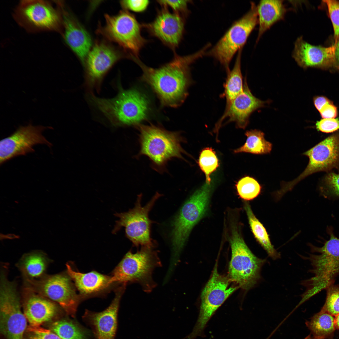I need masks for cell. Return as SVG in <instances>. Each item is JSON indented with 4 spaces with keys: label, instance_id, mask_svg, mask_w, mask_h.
Returning a JSON list of instances; mask_svg holds the SVG:
<instances>
[{
    "label": "cell",
    "instance_id": "cell-1",
    "mask_svg": "<svg viewBox=\"0 0 339 339\" xmlns=\"http://www.w3.org/2000/svg\"><path fill=\"white\" fill-rule=\"evenodd\" d=\"M206 50L204 47L191 55H175L170 62L158 68L146 66L138 58L132 60L142 70L141 80L150 87L161 105L176 108L183 103L192 83L190 65L203 55Z\"/></svg>",
    "mask_w": 339,
    "mask_h": 339
},
{
    "label": "cell",
    "instance_id": "cell-2",
    "mask_svg": "<svg viewBox=\"0 0 339 339\" xmlns=\"http://www.w3.org/2000/svg\"><path fill=\"white\" fill-rule=\"evenodd\" d=\"M114 98H101L89 93L91 103L113 125L137 126L148 120L152 112L151 101L146 94L133 87L125 89L121 84Z\"/></svg>",
    "mask_w": 339,
    "mask_h": 339
},
{
    "label": "cell",
    "instance_id": "cell-3",
    "mask_svg": "<svg viewBox=\"0 0 339 339\" xmlns=\"http://www.w3.org/2000/svg\"><path fill=\"white\" fill-rule=\"evenodd\" d=\"M330 238L321 247L309 244L311 252L317 254H309L305 259L308 260L312 266L309 272L314 275L303 281L306 288L301 296V299L295 308L323 290L333 284L339 275V239L334 234L331 227L327 229Z\"/></svg>",
    "mask_w": 339,
    "mask_h": 339
},
{
    "label": "cell",
    "instance_id": "cell-4",
    "mask_svg": "<svg viewBox=\"0 0 339 339\" xmlns=\"http://www.w3.org/2000/svg\"><path fill=\"white\" fill-rule=\"evenodd\" d=\"M136 127L139 132L138 156H147L155 170L164 172L167 162L173 158L184 159L183 155L186 153L181 146L184 140L180 133L152 124H140Z\"/></svg>",
    "mask_w": 339,
    "mask_h": 339
},
{
    "label": "cell",
    "instance_id": "cell-5",
    "mask_svg": "<svg viewBox=\"0 0 339 339\" xmlns=\"http://www.w3.org/2000/svg\"><path fill=\"white\" fill-rule=\"evenodd\" d=\"M212 185L206 183L185 202L172 223V253L170 264L177 265L182 250L195 226L205 215L212 191Z\"/></svg>",
    "mask_w": 339,
    "mask_h": 339
},
{
    "label": "cell",
    "instance_id": "cell-6",
    "mask_svg": "<svg viewBox=\"0 0 339 339\" xmlns=\"http://www.w3.org/2000/svg\"><path fill=\"white\" fill-rule=\"evenodd\" d=\"M161 266L158 253L154 248L141 247L135 253L129 251L112 271V281L119 285L138 283L144 291L149 293L156 286L152 277L153 272Z\"/></svg>",
    "mask_w": 339,
    "mask_h": 339
},
{
    "label": "cell",
    "instance_id": "cell-7",
    "mask_svg": "<svg viewBox=\"0 0 339 339\" xmlns=\"http://www.w3.org/2000/svg\"><path fill=\"white\" fill-rule=\"evenodd\" d=\"M22 0L15 8L13 17L27 31L63 32L62 13L58 1Z\"/></svg>",
    "mask_w": 339,
    "mask_h": 339
},
{
    "label": "cell",
    "instance_id": "cell-8",
    "mask_svg": "<svg viewBox=\"0 0 339 339\" xmlns=\"http://www.w3.org/2000/svg\"><path fill=\"white\" fill-rule=\"evenodd\" d=\"M229 241L232 254L228 277L239 287L248 290L261 279V269L266 260L252 253L236 227L232 229Z\"/></svg>",
    "mask_w": 339,
    "mask_h": 339
},
{
    "label": "cell",
    "instance_id": "cell-9",
    "mask_svg": "<svg viewBox=\"0 0 339 339\" xmlns=\"http://www.w3.org/2000/svg\"><path fill=\"white\" fill-rule=\"evenodd\" d=\"M161 196L157 192L145 205L143 206L142 195H138L133 208L126 212L114 214L119 219L116 221L112 234L116 233L124 227L126 236L134 246L154 248L155 243L151 236V227L153 222L149 219V213Z\"/></svg>",
    "mask_w": 339,
    "mask_h": 339
},
{
    "label": "cell",
    "instance_id": "cell-10",
    "mask_svg": "<svg viewBox=\"0 0 339 339\" xmlns=\"http://www.w3.org/2000/svg\"><path fill=\"white\" fill-rule=\"evenodd\" d=\"M247 12L235 22L207 53L229 71V64L235 53L242 49L248 38L258 23L257 6L250 3Z\"/></svg>",
    "mask_w": 339,
    "mask_h": 339
},
{
    "label": "cell",
    "instance_id": "cell-11",
    "mask_svg": "<svg viewBox=\"0 0 339 339\" xmlns=\"http://www.w3.org/2000/svg\"><path fill=\"white\" fill-rule=\"evenodd\" d=\"M5 269L0 275V331L6 339H23L27 320L22 312L16 283L8 279Z\"/></svg>",
    "mask_w": 339,
    "mask_h": 339
},
{
    "label": "cell",
    "instance_id": "cell-12",
    "mask_svg": "<svg viewBox=\"0 0 339 339\" xmlns=\"http://www.w3.org/2000/svg\"><path fill=\"white\" fill-rule=\"evenodd\" d=\"M72 280L67 274L45 275L38 279H25L26 286L58 304L68 315L74 317L82 300Z\"/></svg>",
    "mask_w": 339,
    "mask_h": 339
},
{
    "label": "cell",
    "instance_id": "cell-13",
    "mask_svg": "<svg viewBox=\"0 0 339 339\" xmlns=\"http://www.w3.org/2000/svg\"><path fill=\"white\" fill-rule=\"evenodd\" d=\"M105 24L99 33L129 53L130 57L138 58L146 40L142 36L141 26L133 15L126 10L115 15H105Z\"/></svg>",
    "mask_w": 339,
    "mask_h": 339
},
{
    "label": "cell",
    "instance_id": "cell-14",
    "mask_svg": "<svg viewBox=\"0 0 339 339\" xmlns=\"http://www.w3.org/2000/svg\"><path fill=\"white\" fill-rule=\"evenodd\" d=\"M231 282L228 277L219 273L216 263L201 293L198 319L192 332L184 339L204 336V330L211 318L227 299L239 288L237 285H230Z\"/></svg>",
    "mask_w": 339,
    "mask_h": 339
},
{
    "label": "cell",
    "instance_id": "cell-15",
    "mask_svg": "<svg viewBox=\"0 0 339 339\" xmlns=\"http://www.w3.org/2000/svg\"><path fill=\"white\" fill-rule=\"evenodd\" d=\"M308 157V164L304 171L296 178L288 181H282L280 189L285 194L292 190L301 180L320 171H329L339 169V134L328 137L303 153Z\"/></svg>",
    "mask_w": 339,
    "mask_h": 339
},
{
    "label": "cell",
    "instance_id": "cell-16",
    "mask_svg": "<svg viewBox=\"0 0 339 339\" xmlns=\"http://www.w3.org/2000/svg\"><path fill=\"white\" fill-rule=\"evenodd\" d=\"M48 129L52 128L33 126L31 123L20 126L10 136L1 140L0 164L15 157L33 152L35 151L33 147L35 145L44 144L51 146L52 144L42 134L43 131Z\"/></svg>",
    "mask_w": 339,
    "mask_h": 339
},
{
    "label": "cell",
    "instance_id": "cell-17",
    "mask_svg": "<svg viewBox=\"0 0 339 339\" xmlns=\"http://www.w3.org/2000/svg\"><path fill=\"white\" fill-rule=\"evenodd\" d=\"M121 57L118 51L105 43L95 44L83 62L85 85L89 93L94 89L98 92L100 90L104 76Z\"/></svg>",
    "mask_w": 339,
    "mask_h": 339
},
{
    "label": "cell",
    "instance_id": "cell-18",
    "mask_svg": "<svg viewBox=\"0 0 339 339\" xmlns=\"http://www.w3.org/2000/svg\"><path fill=\"white\" fill-rule=\"evenodd\" d=\"M246 80L245 78L242 92L226 106L223 115L216 124L214 131L217 133L223 121L226 119H227L226 123L234 122L237 127L245 129L249 124L251 114L257 109L264 107L267 103L253 95Z\"/></svg>",
    "mask_w": 339,
    "mask_h": 339
},
{
    "label": "cell",
    "instance_id": "cell-19",
    "mask_svg": "<svg viewBox=\"0 0 339 339\" xmlns=\"http://www.w3.org/2000/svg\"><path fill=\"white\" fill-rule=\"evenodd\" d=\"M126 286L120 285L116 288L114 298L105 310L100 312L85 311L83 318L91 326L96 339H114L120 301Z\"/></svg>",
    "mask_w": 339,
    "mask_h": 339
},
{
    "label": "cell",
    "instance_id": "cell-20",
    "mask_svg": "<svg viewBox=\"0 0 339 339\" xmlns=\"http://www.w3.org/2000/svg\"><path fill=\"white\" fill-rule=\"evenodd\" d=\"M336 46L328 47L312 45L298 37L294 43L292 56L297 64L304 68L328 67L335 66Z\"/></svg>",
    "mask_w": 339,
    "mask_h": 339
},
{
    "label": "cell",
    "instance_id": "cell-21",
    "mask_svg": "<svg viewBox=\"0 0 339 339\" xmlns=\"http://www.w3.org/2000/svg\"><path fill=\"white\" fill-rule=\"evenodd\" d=\"M22 295L24 314L30 325L40 326L51 320L59 312L56 303L26 286Z\"/></svg>",
    "mask_w": 339,
    "mask_h": 339
},
{
    "label": "cell",
    "instance_id": "cell-22",
    "mask_svg": "<svg viewBox=\"0 0 339 339\" xmlns=\"http://www.w3.org/2000/svg\"><path fill=\"white\" fill-rule=\"evenodd\" d=\"M152 22L144 25L150 33L163 42L175 48L180 43L184 29L183 18L178 13H171L166 7Z\"/></svg>",
    "mask_w": 339,
    "mask_h": 339
},
{
    "label": "cell",
    "instance_id": "cell-23",
    "mask_svg": "<svg viewBox=\"0 0 339 339\" xmlns=\"http://www.w3.org/2000/svg\"><path fill=\"white\" fill-rule=\"evenodd\" d=\"M67 273L70 277L82 299L102 295L109 291L115 284L111 276L95 271L82 273L76 271L66 264Z\"/></svg>",
    "mask_w": 339,
    "mask_h": 339
},
{
    "label": "cell",
    "instance_id": "cell-24",
    "mask_svg": "<svg viewBox=\"0 0 339 339\" xmlns=\"http://www.w3.org/2000/svg\"><path fill=\"white\" fill-rule=\"evenodd\" d=\"M63 19L62 35L70 48L84 62L90 51L92 42L89 35L66 8L59 1Z\"/></svg>",
    "mask_w": 339,
    "mask_h": 339
},
{
    "label": "cell",
    "instance_id": "cell-25",
    "mask_svg": "<svg viewBox=\"0 0 339 339\" xmlns=\"http://www.w3.org/2000/svg\"><path fill=\"white\" fill-rule=\"evenodd\" d=\"M283 0H261L257 6L259 29L257 42L273 24L283 19L288 9Z\"/></svg>",
    "mask_w": 339,
    "mask_h": 339
},
{
    "label": "cell",
    "instance_id": "cell-26",
    "mask_svg": "<svg viewBox=\"0 0 339 339\" xmlns=\"http://www.w3.org/2000/svg\"><path fill=\"white\" fill-rule=\"evenodd\" d=\"M48 262L43 252L35 251L24 255L18 266L25 279H35L45 275Z\"/></svg>",
    "mask_w": 339,
    "mask_h": 339
},
{
    "label": "cell",
    "instance_id": "cell-27",
    "mask_svg": "<svg viewBox=\"0 0 339 339\" xmlns=\"http://www.w3.org/2000/svg\"><path fill=\"white\" fill-rule=\"evenodd\" d=\"M244 208L246 213L251 231L257 241L274 260L279 258L280 254L271 243L269 236L265 228L254 214L248 202H245Z\"/></svg>",
    "mask_w": 339,
    "mask_h": 339
},
{
    "label": "cell",
    "instance_id": "cell-28",
    "mask_svg": "<svg viewBox=\"0 0 339 339\" xmlns=\"http://www.w3.org/2000/svg\"><path fill=\"white\" fill-rule=\"evenodd\" d=\"M242 50L238 51L233 69L227 72L222 95L226 99V106L243 90L244 82L241 68Z\"/></svg>",
    "mask_w": 339,
    "mask_h": 339
},
{
    "label": "cell",
    "instance_id": "cell-29",
    "mask_svg": "<svg viewBox=\"0 0 339 339\" xmlns=\"http://www.w3.org/2000/svg\"><path fill=\"white\" fill-rule=\"evenodd\" d=\"M245 135L247 139L244 144L235 149V153H245L262 155L271 153L272 145L265 138L264 133L260 130H251L246 131Z\"/></svg>",
    "mask_w": 339,
    "mask_h": 339
},
{
    "label": "cell",
    "instance_id": "cell-30",
    "mask_svg": "<svg viewBox=\"0 0 339 339\" xmlns=\"http://www.w3.org/2000/svg\"><path fill=\"white\" fill-rule=\"evenodd\" d=\"M306 325L313 336L319 339L331 337L336 329L333 316L321 310L307 321Z\"/></svg>",
    "mask_w": 339,
    "mask_h": 339
},
{
    "label": "cell",
    "instance_id": "cell-31",
    "mask_svg": "<svg viewBox=\"0 0 339 339\" xmlns=\"http://www.w3.org/2000/svg\"><path fill=\"white\" fill-rule=\"evenodd\" d=\"M50 330L63 339H85L83 330L75 322L62 319L52 323Z\"/></svg>",
    "mask_w": 339,
    "mask_h": 339
},
{
    "label": "cell",
    "instance_id": "cell-32",
    "mask_svg": "<svg viewBox=\"0 0 339 339\" xmlns=\"http://www.w3.org/2000/svg\"><path fill=\"white\" fill-rule=\"evenodd\" d=\"M236 187L239 197L244 201L253 200L261 193L262 187L254 178L249 176H245L237 182Z\"/></svg>",
    "mask_w": 339,
    "mask_h": 339
},
{
    "label": "cell",
    "instance_id": "cell-33",
    "mask_svg": "<svg viewBox=\"0 0 339 339\" xmlns=\"http://www.w3.org/2000/svg\"><path fill=\"white\" fill-rule=\"evenodd\" d=\"M198 164L206 176V183H211L210 176L219 166L218 159L215 152L211 148H204L201 151L198 160Z\"/></svg>",
    "mask_w": 339,
    "mask_h": 339
},
{
    "label": "cell",
    "instance_id": "cell-34",
    "mask_svg": "<svg viewBox=\"0 0 339 339\" xmlns=\"http://www.w3.org/2000/svg\"><path fill=\"white\" fill-rule=\"evenodd\" d=\"M320 193L327 198H339V174H327L323 178L320 188Z\"/></svg>",
    "mask_w": 339,
    "mask_h": 339
},
{
    "label": "cell",
    "instance_id": "cell-35",
    "mask_svg": "<svg viewBox=\"0 0 339 339\" xmlns=\"http://www.w3.org/2000/svg\"><path fill=\"white\" fill-rule=\"evenodd\" d=\"M326 289V300L321 310L336 316L339 314V286L333 284Z\"/></svg>",
    "mask_w": 339,
    "mask_h": 339
},
{
    "label": "cell",
    "instance_id": "cell-36",
    "mask_svg": "<svg viewBox=\"0 0 339 339\" xmlns=\"http://www.w3.org/2000/svg\"><path fill=\"white\" fill-rule=\"evenodd\" d=\"M333 26L335 41L339 40V1L324 0Z\"/></svg>",
    "mask_w": 339,
    "mask_h": 339
},
{
    "label": "cell",
    "instance_id": "cell-37",
    "mask_svg": "<svg viewBox=\"0 0 339 339\" xmlns=\"http://www.w3.org/2000/svg\"><path fill=\"white\" fill-rule=\"evenodd\" d=\"M28 339H63L51 330L40 326L29 325L27 328Z\"/></svg>",
    "mask_w": 339,
    "mask_h": 339
},
{
    "label": "cell",
    "instance_id": "cell-38",
    "mask_svg": "<svg viewBox=\"0 0 339 339\" xmlns=\"http://www.w3.org/2000/svg\"><path fill=\"white\" fill-rule=\"evenodd\" d=\"M315 126L321 132H333L339 129V118L322 119L316 122Z\"/></svg>",
    "mask_w": 339,
    "mask_h": 339
},
{
    "label": "cell",
    "instance_id": "cell-39",
    "mask_svg": "<svg viewBox=\"0 0 339 339\" xmlns=\"http://www.w3.org/2000/svg\"><path fill=\"white\" fill-rule=\"evenodd\" d=\"M123 7L135 12H141L146 9L149 3L148 0H128L121 2Z\"/></svg>",
    "mask_w": 339,
    "mask_h": 339
},
{
    "label": "cell",
    "instance_id": "cell-40",
    "mask_svg": "<svg viewBox=\"0 0 339 339\" xmlns=\"http://www.w3.org/2000/svg\"><path fill=\"white\" fill-rule=\"evenodd\" d=\"M159 3L164 6H169L175 10L176 13L178 12H186L187 11L188 0H160ZM179 14V13H178Z\"/></svg>",
    "mask_w": 339,
    "mask_h": 339
},
{
    "label": "cell",
    "instance_id": "cell-41",
    "mask_svg": "<svg viewBox=\"0 0 339 339\" xmlns=\"http://www.w3.org/2000/svg\"><path fill=\"white\" fill-rule=\"evenodd\" d=\"M319 112L323 119L335 118L337 115V108L331 101L324 105Z\"/></svg>",
    "mask_w": 339,
    "mask_h": 339
},
{
    "label": "cell",
    "instance_id": "cell-42",
    "mask_svg": "<svg viewBox=\"0 0 339 339\" xmlns=\"http://www.w3.org/2000/svg\"><path fill=\"white\" fill-rule=\"evenodd\" d=\"M330 101L328 98L323 96H317L314 99L315 106L319 111L324 105Z\"/></svg>",
    "mask_w": 339,
    "mask_h": 339
},
{
    "label": "cell",
    "instance_id": "cell-43",
    "mask_svg": "<svg viewBox=\"0 0 339 339\" xmlns=\"http://www.w3.org/2000/svg\"><path fill=\"white\" fill-rule=\"evenodd\" d=\"M334 44L336 46L335 53V66L339 68V40L335 41Z\"/></svg>",
    "mask_w": 339,
    "mask_h": 339
},
{
    "label": "cell",
    "instance_id": "cell-44",
    "mask_svg": "<svg viewBox=\"0 0 339 339\" xmlns=\"http://www.w3.org/2000/svg\"><path fill=\"white\" fill-rule=\"evenodd\" d=\"M335 323L336 329H339V314L336 316Z\"/></svg>",
    "mask_w": 339,
    "mask_h": 339
},
{
    "label": "cell",
    "instance_id": "cell-45",
    "mask_svg": "<svg viewBox=\"0 0 339 339\" xmlns=\"http://www.w3.org/2000/svg\"><path fill=\"white\" fill-rule=\"evenodd\" d=\"M304 339H318V338H316V337H315L314 336H311V335H309L308 336H307V337H306L304 338Z\"/></svg>",
    "mask_w": 339,
    "mask_h": 339
}]
</instances>
